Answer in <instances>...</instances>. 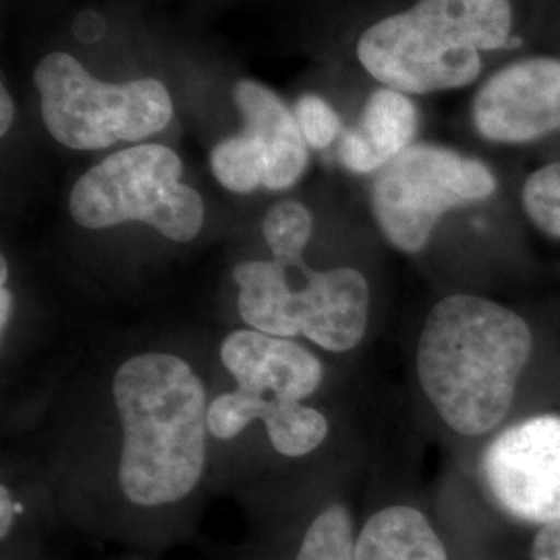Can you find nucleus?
Instances as JSON below:
<instances>
[{
	"label": "nucleus",
	"instance_id": "12",
	"mask_svg": "<svg viewBox=\"0 0 560 560\" xmlns=\"http://www.w3.org/2000/svg\"><path fill=\"white\" fill-rule=\"evenodd\" d=\"M233 98L243 119V133L252 136L264 150V187L272 191L293 187L307 168V141L295 115L275 92L256 81H237Z\"/></svg>",
	"mask_w": 560,
	"mask_h": 560
},
{
	"label": "nucleus",
	"instance_id": "20",
	"mask_svg": "<svg viewBox=\"0 0 560 560\" xmlns=\"http://www.w3.org/2000/svg\"><path fill=\"white\" fill-rule=\"evenodd\" d=\"M532 560H560V523L541 527L532 546Z\"/></svg>",
	"mask_w": 560,
	"mask_h": 560
},
{
	"label": "nucleus",
	"instance_id": "15",
	"mask_svg": "<svg viewBox=\"0 0 560 560\" xmlns=\"http://www.w3.org/2000/svg\"><path fill=\"white\" fill-rule=\"evenodd\" d=\"M355 521L345 502H326L305 515L280 546L279 560H355Z\"/></svg>",
	"mask_w": 560,
	"mask_h": 560
},
{
	"label": "nucleus",
	"instance_id": "14",
	"mask_svg": "<svg viewBox=\"0 0 560 560\" xmlns=\"http://www.w3.org/2000/svg\"><path fill=\"white\" fill-rule=\"evenodd\" d=\"M355 560H448V552L423 511L388 504L363 521Z\"/></svg>",
	"mask_w": 560,
	"mask_h": 560
},
{
	"label": "nucleus",
	"instance_id": "8",
	"mask_svg": "<svg viewBox=\"0 0 560 560\" xmlns=\"http://www.w3.org/2000/svg\"><path fill=\"white\" fill-rule=\"evenodd\" d=\"M481 471L506 515L541 527L560 523V416H534L502 430Z\"/></svg>",
	"mask_w": 560,
	"mask_h": 560
},
{
	"label": "nucleus",
	"instance_id": "21",
	"mask_svg": "<svg viewBox=\"0 0 560 560\" xmlns=\"http://www.w3.org/2000/svg\"><path fill=\"white\" fill-rule=\"evenodd\" d=\"M15 521H18L15 494L7 483H2L0 486V540L2 544L11 538V534L15 529Z\"/></svg>",
	"mask_w": 560,
	"mask_h": 560
},
{
	"label": "nucleus",
	"instance_id": "9",
	"mask_svg": "<svg viewBox=\"0 0 560 560\" xmlns=\"http://www.w3.org/2000/svg\"><path fill=\"white\" fill-rule=\"evenodd\" d=\"M474 127L483 140L527 143L560 131V59L517 60L478 90Z\"/></svg>",
	"mask_w": 560,
	"mask_h": 560
},
{
	"label": "nucleus",
	"instance_id": "7",
	"mask_svg": "<svg viewBox=\"0 0 560 560\" xmlns=\"http://www.w3.org/2000/svg\"><path fill=\"white\" fill-rule=\"evenodd\" d=\"M497 187L494 173L478 159L413 143L376 173L370 200L386 241L399 252L418 254L446 212L488 200Z\"/></svg>",
	"mask_w": 560,
	"mask_h": 560
},
{
	"label": "nucleus",
	"instance_id": "23",
	"mask_svg": "<svg viewBox=\"0 0 560 560\" xmlns=\"http://www.w3.org/2000/svg\"><path fill=\"white\" fill-rule=\"evenodd\" d=\"M0 104H2V115H0V136H7L13 122V115H15V106H13V98L7 90V85H2L0 90Z\"/></svg>",
	"mask_w": 560,
	"mask_h": 560
},
{
	"label": "nucleus",
	"instance_id": "10",
	"mask_svg": "<svg viewBox=\"0 0 560 560\" xmlns=\"http://www.w3.org/2000/svg\"><path fill=\"white\" fill-rule=\"evenodd\" d=\"M221 361L237 388L270 399L303 400L324 382L320 358L295 339L240 328L226 335Z\"/></svg>",
	"mask_w": 560,
	"mask_h": 560
},
{
	"label": "nucleus",
	"instance_id": "1",
	"mask_svg": "<svg viewBox=\"0 0 560 560\" xmlns=\"http://www.w3.org/2000/svg\"><path fill=\"white\" fill-rule=\"evenodd\" d=\"M120 425L117 486L120 501L141 527L166 523L189 501L208 459V397L191 363L166 351L122 361L113 376Z\"/></svg>",
	"mask_w": 560,
	"mask_h": 560
},
{
	"label": "nucleus",
	"instance_id": "6",
	"mask_svg": "<svg viewBox=\"0 0 560 560\" xmlns=\"http://www.w3.org/2000/svg\"><path fill=\"white\" fill-rule=\"evenodd\" d=\"M42 120L71 150H102L161 133L173 117L164 83L152 78L104 83L67 52H50L34 73Z\"/></svg>",
	"mask_w": 560,
	"mask_h": 560
},
{
	"label": "nucleus",
	"instance_id": "13",
	"mask_svg": "<svg viewBox=\"0 0 560 560\" xmlns=\"http://www.w3.org/2000/svg\"><path fill=\"white\" fill-rule=\"evenodd\" d=\"M418 125L413 101L402 92L381 88L365 102L360 122L342 136L340 162L360 175L378 173L413 145Z\"/></svg>",
	"mask_w": 560,
	"mask_h": 560
},
{
	"label": "nucleus",
	"instance_id": "2",
	"mask_svg": "<svg viewBox=\"0 0 560 560\" xmlns=\"http://www.w3.org/2000/svg\"><path fill=\"white\" fill-rule=\"evenodd\" d=\"M534 349L529 324L492 300L448 295L421 326L418 381L434 411L460 436L501 425Z\"/></svg>",
	"mask_w": 560,
	"mask_h": 560
},
{
	"label": "nucleus",
	"instance_id": "22",
	"mask_svg": "<svg viewBox=\"0 0 560 560\" xmlns=\"http://www.w3.org/2000/svg\"><path fill=\"white\" fill-rule=\"evenodd\" d=\"M13 318V293L9 291V284H0V332L7 335V326Z\"/></svg>",
	"mask_w": 560,
	"mask_h": 560
},
{
	"label": "nucleus",
	"instance_id": "4",
	"mask_svg": "<svg viewBox=\"0 0 560 560\" xmlns=\"http://www.w3.org/2000/svg\"><path fill=\"white\" fill-rule=\"evenodd\" d=\"M289 264L241 261L233 270L237 310L247 328L275 337H305L330 353L360 345L370 322V284L360 270L339 266L310 270L301 264L303 284L289 280Z\"/></svg>",
	"mask_w": 560,
	"mask_h": 560
},
{
	"label": "nucleus",
	"instance_id": "3",
	"mask_svg": "<svg viewBox=\"0 0 560 560\" xmlns=\"http://www.w3.org/2000/svg\"><path fill=\"white\" fill-rule=\"evenodd\" d=\"M511 32V0H418L363 32L358 59L402 94L457 90L480 78L481 52L504 48Z\"/></svg>",
	"mask_w": 560,
	"mask_h": 560
},
{
	"label": "nucleus",
	"instance_id": "11",
	"mask_svg": "<svg viewBox=\"0 0 560 560\" xmlns=\"http://www.w3.org/2000/svg\"><path fill=\"white\" fill-rule=\"evenodd\" d=\"M254 421L266 425L272 448L289 459L314 453L328 439V418L301 400H279L247 393H222L208 407V430L219 441H233Z\"/></svg>",
	"mask_w": 560,
	"mask_h": 560
},
{
	"label": "nucleus",
	"instance_id": "18",
	"mask_svg": "<svg viewBox=\"0 0 560 560\" xmlns=\"http://www.w3.org/2000/svg\"><path fill=\"white\" fill-rule=\"evenodd\" d=\"M521 203L529 221L546 235L560 240V162L546 164L525 179Z\"/></svg>",
	"mask_w": 560,
	"mask_h": 560
},
{
	"label": "nucleus",
	"instance_id": "19",
	"mask_svg": "<svg viewBox=\"0 0 560 560\" xmlns=\"http://www.w3.org/2000/svg\"><path fill=\"white\" fill-rule=\"evenodd\" d=\"M293 115H295V119L300 122L303 138L312 148H316V150L328 148L332 141L339 138V115L320 96H314V94L301 96L298 104H295V113Z\"/></svg>",
	"mask_w": 560,
	"mask_h": 560
},
{
	"label": "nucleus",
	"instance_id": "17",
	"mask_svg": "<svg viewBox=\"0 0 560 560\" xmlns=\"http://www.w3.org/2000/svg\"><path fill=\"white\" fill-rule=\"evenodd\" d=\"M261 233L275 260L295 266L303 261V252L312 240L314 217L301 201H279L266 212Z\"/></svg>",
	"mask_w": 560,
	"mask_h": 560
},
{
	"label": "nucleus",
	"instance_id": "16",
	"mask_svg": "<svg viewBox=\"0 0 560 560\" xmlns=\"http://www.w3.org/2000/svg\"><path fill=\"white\" fill-rule=\"evenodd\" d=\"M212 175L233 194H252L264 187L266 156L260 143L247 133L219 141L210 154Z\"/></svg>",
	"mask_w": 560,
	"mask_h": 560
},
{
	"label": "nucleus",
	"instance_id": "5",
	"mask_svg": "<svg viewBox=\"0 0 560 560\" xmlns=\"http://www.w3.org/2000/svg\"><path fill=\"white\" fill-rule=\"evenodd\" d=\"M180 177L183 162L166 145L141 143L120 150L73 185L71 219L92 231L143 222L166 240L189 243L200 235L206 208L200 194Z\"/></svg>",
	"mask_w": 560,
	"mask_h": 560
}]
</instances>
